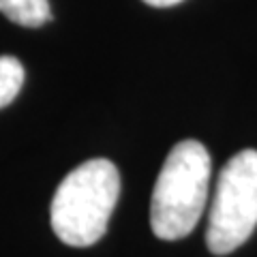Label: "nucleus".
<instances>
[{"mask_svg": "<svg viewBox=\"0 0 257 257\" xmlns=\"http://www.w3.org/2000/svg\"><path fill=\"white\" fill-rule=\"evenodd\" d=\"M0 13L26 28H39L52 18L47 0H0Z\"/></svg>", "mask_w": 257, "mask_h": 257, "instance_id": "4", "label": "nucleus"}, {"mask_svg": "<svg viewBox=\"0 0 257 257\" xmlns=\"http://www.w3.org/2000/svg\"><path fill=\"white\" fill-rule=\"evenodd\" d=\"M24 67L15 56H0V109L15 101L24 86Z\"/></svg>", "mask_w": 257, "mask_h": 257, "instance_id": "5", "label": "nucleus"}, {"mask_svg": "<svg viewBox=\"0 0 257 257\" xmlns=\"http://www.w3.org/2000/svg\"><path fill=\"white\" fill-rule=\"evenodd\" d=\"M210 184V155L204 144L184 140L170 150L150 199V227L161 240L189 236L204 214Z\"/></svg>", "mask_w": 257, "mask_h": 257, "instance_id": "1", "label": "nucleus"}, {"mask_svg": "<svg viewBox=\"0 0 257 257\" xmlns=\"http://www.w3.org/2000/svg\"><path fill=\"white\" fill-rule=\"evenodd\" d=\"M120 195V174L107 159H90L69 172L52 199V227L64 244L90 246L103 238Z\"/></svg>", "mask_w": 257, "mask_h": 257, "instance_id": "2", "label": "nucleus"}, {"mask_svg": "<svg viewBox=\"0 0 257 257\" xmlns=\"http://www.w3.org/2000/svg\"><path fill=\"white\" fill-rule=\"evenodd\" d=\"M257 227V150L231 157L219 174L208 216L206 244L214 255L242 246Z\"/></svg>", "mask_w": 257, "mask_h": 257, "instance_id": "3", "label": "nucleus"}, {"mask_svg": "<svg viewBox=\"0 0 257 257\" xmlns=\"http://www.w3.org/2000/svg\"><path fill=\"white\" fill-rule=\"evenodd\" d=\"M144 3L150 7H174V5L182 3V0H144Z\"/></svg>", "mask_w": 257, "mask_h": 257, "instance_id": "6", "label": "nucleus"}]
</instances>
